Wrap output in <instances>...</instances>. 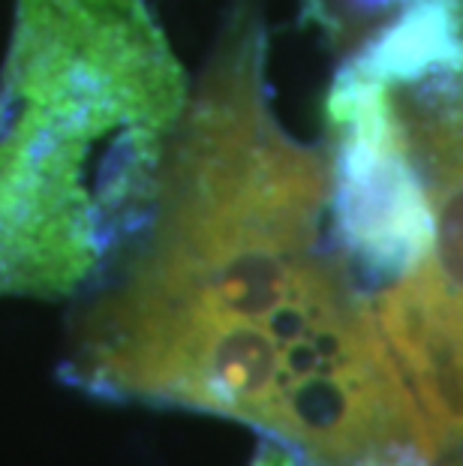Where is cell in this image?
<instances>
[{"instance_id": "obj_1", "label": "cell", "mask_w": 463, "mask_h": 466, "mask_svg": "<svg viewBox=\"0 0 463 466\" xmlns=\"http://www.w3.org/2000/svg\"><path fill=\"white\" fill-rule=\"evenodd\" d=\"M64 376L250 424L310 466H433L373 295L328 229V157L280 124L259 0L190 85L139 235L82 295Z\"/></svg>"}, {"instance_id": "obj_2", "label": "cell", "mask_w": 463, "mask_h": 466, "mask_svg": "<svg viewBox=\"0 0 463 466\" xmlns=\"http://www.w3.org/2000/svg\"><path fill=\"white\" fill-rule=\"evenodd\" d=\"M190 78L151 0H15L0 299H82L145 226Z\"/></svg>"}, {"instance_id": "obj_3", "label": "cell", "mask_w": 463, "mask_h": 466, "mask_svg": "<svg viewBox=\"0 0 463 466\" xmlns=\"http://www.w3.org/2000/svg\"><path fill=\"white\" fill-rule=\"evenodd\" d=\"M328 115V229L370 295L428 262L433 205L386 87L337 69Z\"/></svg>"}, {"instance_id": "obj_4", "label": "cell", "mask_w": 463, "mask_h": 466, "mask_svg": "<svg viewBox=\"0 0 463 466\" xmlns=\"http://www.w3.org/2000/svg\"><path fill=\"white\" fill-rule=\"evenodd\" d=\"M386 94L433 205V247L416 274L463 331V55L412 85L386 87Z\"/></svg>"}, {"instance_id": "obj_5", "label": "cell", "mask_w": 463, "mask_h": 466, "mask_svg": "<svg viewBox=\"0 0 463 466\" xmlns=\"http://www.w3.org/2000/svg\"><path fill=\"white\" fill-rule=\"evenodd\" d=\"M250 466H310V463H304L301 458H295L292 451L280 449V445L265 442L262 449H259V454L253 458Z\"/></svg>"}]
</instances>
